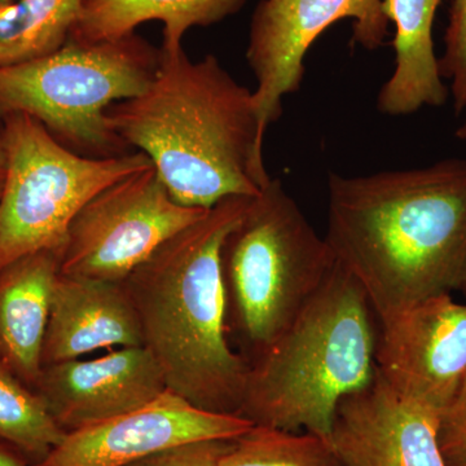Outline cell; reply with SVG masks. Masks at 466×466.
<instances>
[{"label":"cell","instance_id":"24","mask_svg":"<svg viewBox=\"0 0 466 466\" xmlns=\"http://www.w3.org/2000/svg\"><path fill=\"white\" fill-rule=\"evenodd\" d=\"M0 466H32V462L16 447L0 440Z\"/></svg>","mask_w":466,"mask_h":466},{"label":"cell","instance_id":"4","mask_svg":"<svg viewBox=\"0 0 466 466\" xmlns=\"http://www.w3.org/2000/svg\"><path fill=\"white\" fill-rule=\"evenodd\" d=\"M372 315L363 288L336 262L284 332L250 361L238 416L328 440L343 398L376 379Z\"/></svg>","mask_w":466,"mask_h":466},{"label":"cell","instance_id":"29","mask_svg":"<svg viewBox=\"0 0 466 466\" xmlns=\"http://www.w3.org/2000/svg\"><path fill=\"white\" fill-rule=\"evenodd\" d=\"M464 287L466 288V280H465V283H464Z\"/></svg>","mask_w":466,"mask_h":466},{"label":"cell","instance_id":"18","mask_svg":"<svg viewBox=\"0 0 466 466\" xmlns=\"http://www.w3.org/2000/svg\"><path fill=\"white\" fill-rule=\"evenodd\" d=\"M85 0H18L0 14V67L60 50L75 29Z\"/></svg>","mask_w":466,"mask_h":466},{"label":"cell","instance_id":"23","mask_svg":"<svg viewBox=\"0 0 466 466\" xmlns=\"http://www.w3.org/2000/svg\"><path fill=\"white\" fill-rule=\"evenodd\" d=\"M231 441H200L147 456L127 466H217Z\"/></svg>","mask_w":466,"mask_h":466},{"label":"cell","instance_id":"6","mask_svg":"<svg viewBox=\"0 0 466 466\" xmlns=\"http://www.w3.org/2000/svg\"><path fill=\"white\" fill-rule=\"evenodd\" d=\"M159 60V48L137 33L96 43L69 39L48 56L0 67V115L32 116L86 157L125 155L128 147L110 130L106 110L146 90Z\"/></svg>","mask_w":466,"mask_h":466},{"label":"cell","instance_id":"26","mask_svg":"<svg viewBox=\"0 0 466 466\" xmlns=\"http://www.w3.org/2000/svg\"><path fill=\"white\" fill-rule=\"evenodd\" d=\"M456 137H458L459 139L466 140V116L464 122H462L461 126L458 128V131H456Z\"/></svg>","mask_w":466,"mask_h":466},{"label":"cell","instance_id":"11","mask_svg":"<svg viewBox=\"0 0 466 466\" xmlns=\"http://www.w3.org/2000/svg\"><path fill=\"white\" fill-rule=\"evenodd\" d=\"M253 426L244 417L208 412L167 391L133 412L66 434L32 466H127L200 441H232Z\"/></svg>","mask_w":466,"mask_h":466},{"label":"cell","instance_id":"10","mask_svg":"<svg viewBox=\"0 0 466 466\" xmlns=\"http://www.w3.org/2000/svg\"><path fill=\"white\" fill-rule=\"evenodd\" d=\"M376 370L400 397L443 412L466 376V303L441 293L379 319Z\"/></svg>","mask_w":466,"mask_h":466},{"label":"cell","instance_id":"20","mask_svg":"<svg viewBox=\"0 0 466 466\" xmlns=\"http://www.w3.org/2000/svg\"><path fill=\"white\" fill-rule=\"evenodd\" d=\"M217 466L342 465L325 438L253 425L231 441Z\"/></svg>","mask_w":466,"mask_h":466},{"label":"cell","instance_id":"28","mask_svg":"<svg viewBox=\"0 0 466 466\" xmlns=\"http://www.w3.org/2000/svg\"><path fill=\"white\" fill-rule=\"evenodd\" d=\"M0 156H3L2 147H0Z\"/></svg>","mask_w":466,"mask_h":466},{"label":"cell","instance_id":"3","mask_svg":"<svg viewBox=\"0 0 466 466\" xmlns=\"http://www.w3.org/2000/svg\"><path fill=\"white\" fill-rule=\"evenodd\" d=\"M251 198L218 202L122 281L167 390L222 415L238 416L249 364L227 333L220 251Z\"/></svg>","mask_w":466,"mask_h":466},{"label":"cell","instance_id":"14","mask_svg":"<svg viewBox=\"0 0 466 466\" xmlns=\"http://www.w3.org/2000/svg\"><path fill=\"white\" fill-rule=\"evenodd\" d=\"M137 346H143L142 329L124 284L58 272L43 343V367L99 350Z\"/></svg>","mask_w":466,"mask_h":466},{"label":"cell","instance_id":"25","mask_svg":"<svg viewBox=\"0 0 466 466\" xmlns=\"http://www.w3.org/2000/svg\"><path fill=\"white\" fill-rule=\"evenodd\" d=\"M5 156H0V196H2L3 184H5Z\"/></svg>","mask_w":466,"mask_h":466},{"label":"cell","instance_id":"13","mask_svg":"<svg viewBox=\"0 0 466 466\" xmlns=\"http://www.w3.org/2000/svg\"><path fill=\"white\" fill-rule=\"evenodd\" d=\"M35 390L69 433L139 410L165 394L167 386L152 354L137 346L45 366Z\"/></svg>","mask_w":466,"mask_h":466},{"label":"cell","instance_id":"12","mask_svg":"<svg viewBox=\"0 0 466 466\" xmlns=\"http://www.w3.org/2000/svg\"><path fill=\"white\" fill-rule=\"evenodd\" d=\"M440 417L376 375L343 398L328 441L342 466H447L438 441Z\"/></svg>","mask_w":466,"mask_h":466},{"label":"cell","instance_id":"16","mask_svg":"<svg viewBox=\"0 0 466 466\" xmlns=\"http://www.w3.org/2000/svg\"><path fill=\"white\" fill-rule=\"evenodd\" d=\"M441 0H382L394 23L395 66L380 90L377 108L382 115L408 116L422 106H441L449 90L441 82L433 45L435 14Z\"/></svg>","mask_w":466,"mask_h":466},{"label":"cell","instance_id":"22","mask_svg":"<svg viewBox=\"0 0 466 466\" xmlns=\"http://www.w3.org/2000/svg\"><path fill=\"white\" fill-rule=\"evenodd\" d=\"M438 441L447 466H466V376L441 413Z\"/></svg>","mask_w":466,"mask_h":466},{"label":"cell","instance_id":"15","mask_svg":"<svg viewBox=\"0 0 466 466\" xmlns=\"http://www.w3.org/2000/svg\"><path fill=\"white\" fill-rule=\"evenodd\" d=\"M60 253L43 250L0 271V361L35 390Z\"/></svg>","mask_w":466,"mask_h":466},{"label":"cell","instance_id":"17","mask_svg":"<svg viewBox=\"0 0 466 466\" xmlns=\"http://www.w3.org/2000/svg\"><path fill=\"white\" fill-rule=\"evenodd\" d=\"M247 0H85L70 38L76 42L115 41L149 21L164 24L159 50L183 48L195 26H210L240 11Z\"/></svg>","mask_w":466,"mask_h":466},{"label":"cell","instance_id":"7","mask_svg":"<svg viewBox=\"0 0 466 466\" xmlns=\"http://www.w3.org/2000/svg\"><path fill=\"white\" fill-rule=\"evenodd\" d=\"M3 122L0 271L38 251L61 253L70 223L92 198L153 167L143 152L106 158L78 155L24 113L5 116Z\"/></svg>","mask_w":466,"mask_h":466},{"label":"cell","instance_id":"19","mask_svg":"<svg viewBox=\"0 0 466 466\" xmlns=\"http://www.w3.org/2000/svg\"><path fill=\"white\" fill-rule=\"evenodd\" d=\"M39 392L0 361V440L29 459L42 461L66 437Z\"/></svg>","mask_w":466,"mask_h":466},{"label":"cell","instance_id":"8","mask_svg":"<svg viewBox=\"0 0 466 466\" xmlns=\"http://www.w3.org/2000/svg\"><path fill=\"white\" fill-rule=\"evenodd\" d=\"M208 210L177 204L155 167L128 175L97 193L72 220L60 274L122 283Z\"/></svg>","mask_w":466,"mask_h":466},{"label":"cell","instance_id":"5","mask_svg":"<svg viewBox=\"0 0 466 466\" xmlns=\"http://www.w3.org/2000/svg\"><path fill=\"white\" fill-rule=\"evenodd\" d=\"M334 265L325 238L272 177L220 251L227 333L248 364L284 332Z\"/></svg>","mask_w":466,"mask_h":466},{"label":"cell","instance_id":"21","mask_svg":"<svg viewBox=\"0 0 466 466\" xmlns=\"http://www.w3.org/2000/svg\"><path fill=\"white\" fill-rule=\"evenodd\" d=\"M438 66L441 76L451 81L453 108L459 115L466 109V0H452Z\"/></svg>","mask_w":466,"mask_h":466},{"label":"cell","instance_id":"27","mask_svg":"<svg viewBox=\"0 0 466 466\" xmlns=\"http://www.w3.org/2000/svg\"><path fill=\"white\" fill-rule=\"evenodd\" d=\"M18 0H0V14H2L5 9L11 7L15 3H17Z\"/></svg>","mask_w":466,"mask_h":466},{"label":"cell","instance_id":"9","mask_svg":"<svg viewBox=\"0 0 466 466\" xmlns=\"http://www.w3.org/2000/svg\"><path fill=\"white\" fill-rule=\"evenodd\" d=\"M354 21L352 42L368 51L389 34L382 0H260L251 17L247 60L257 79L253 91L259 135L283 115L287 95L299 90L312 43L339 20Z\"/></svg>","mask_w":466,"mask_h":466},{"label":"cell","instance_id":"2","mask_svg":"<svg viewBox=\"0 0 466 466\" xmlns=\"http://www.w3.org/2000/svg\"><path fill=\"white\" fill-rule=\"evenodd\" d=\"M106 119L128 148L148 156L183 207L210 208L233 196L256 198L272 179L253 91L214 55L193 61L183 48L161 51L148 87L113 103Z\"/></svg>","mask_w":466,"mask_h":466},{"label":"cell","instance_id":"1","mask_svg":"<svg viewBox=\"0 0 466 466\" xmlns=\"http://www.w3.org/2000/svg\"><path fill=\"white\" fill-rule=\"evenodd\" d=\"M325 240L377 319L466 280V159L328 177Z\"/></svg>","mask_w":466,"mask_h":466}]
</instances>
